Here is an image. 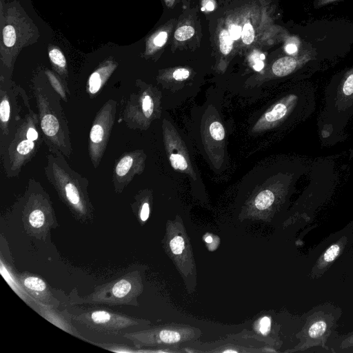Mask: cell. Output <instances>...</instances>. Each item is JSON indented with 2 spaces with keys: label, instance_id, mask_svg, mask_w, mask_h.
<instances>
[{
  "label": "cell",
  "instance_id": "4",
  "mask_svg": "<svg viewBox=\"0 0 353 353\" xmlns=\"http://www.w3.org/2000/svg\"><path fill=\"white\" fill-rule=\"evenodd\" d=\"M117 103L109 99L97 113L89 133L88 154L97 168L105 153L116 119Z\"/></svg>",
  "mask_w": 353,
  "mask_h": 353
},
{
  "label": "cell",
  "instance_id": "3",
  "mask_svg": "<svg viewBox=\"0 0 353 353\" xmlns=\"http://www.w3.org/2000/svg\"><path fill=\"white\" fill-rule=\"evenodd\" d=\"M46 157L44 172L48 182L72 209L80 214H85L90 207L88 179L74 170L64 156L50 153Z\"/></svg>",
  "mask_w": 353,
  "mask_h": 353
},
{
  "label": "cell",
  "instance_id": "37",
  "mask_svg": "<svg viewBox=\"0 0 353 353\" xmlns=\"http://www.w3.org/2000/svg\"><path fill=\"white\" fill-rule=\"evenodd\" d=\"M205 241L207 243H211L212 241V239L211 236H208L206 239H205Z\"/></svg>",
  "mask_w": 353,
  "mask_h": 353
},
{
  "label": "cell",
  "instance_id": "14",
  "mask_svg": "<svg viewBox=\"0 0 353 353\" xmlns=\"http://www.w3.org/2000/svg\"><path fill=\"white\" fill-rule=\"evenodd\" d=\"M21 283L32 296L38 299L46 296L47 286L41 279L34 276H28L21 279Z\"/></svg>",
  "mask_w": 353,
  "mask_h": 353
},
{
  "label": "cell",
  "instance_id": "1",
  "mask_svg": "<svg viewBox=\"0 0 353 353\" xmlns=\"http://www.w3.org/2000/svg\"><path fill=\"white\" fill-rule=\"evenodd\" d=\"M33 93L44 143L51 153L70 158L72 148L66 117L61 105V96L50 83H34Z\"/></svg>",
  "mask_w": 353,
  "mask_h": 353
},
{
  "label": "cell",
  "instance_id": "21",
  "mask_svg": "<svg viewBox=\"0 0 353 353\" xmlns=\"http://www.w3.org/2000/svg\"><path fill=\"white\" fill-rule=\"evenodd\" d=\"M49 57L51 61L60 68H64L66 60L63 53L58 49L54 48L49 52Z\"/></svg>",
  "mask_w": 353,
  "mask_h": 353
},
{
  "label": "cell",
  "instance_id": "25",
  "mask_svg": "<svg viewBox=\"0 0 353 353\" xmlns=\"http://www.w3.org/2000/svg\"><path fill=\"white\" fill-rule=\"evenodd\" d=\"M241 39L245 44H251L254 39V30L249 23H246L242 28Z\"/></svg>",
  "mask_w": 353,
  "mask_h": 353
},
{
  "label": "cell",
  "instance_id": "12",
  "mask_svg": "<svg viewBox=\"0 0 353 353\" xmlns=\"http://www.w3.org/2000/svg\"><path fill=\"white\" fill-rule=\"evenodd\" d=\"M296 101V95H288L265 114V120L269 123H274L283 119L294 107Z\"/></svg>",
  "mask_w": 353,
  "mask_h": 353
},
{
  "label": "cell",
  "instance_id": "17",
  "mask_svg": "<svg viewBox=\"0 0 353 353\" xmlns=\"http://www.w3.org/2000/svg\"><path fill=\"white\" fill-rule=\"evenodd\" d=\"M327 324L323 321H317L312 323L308 329V335L315 339L321 336L326 331Z\"/></svg>",
  "mask_w": 353,
  "mask_h": 353
},
{
  "label": "cell",
  "instance_id": "33",
  "mask_svg": "<svg viewBox=\"0 0 353 353\" xmlns=\"http://www.w3.org/2000/svg\"><path fill=\"white\" fill-rule=\"evenodd\" d=\"M299 42L296 40L294 43H289L285 46V50L288 54H295L299 50Z\"/></svg>",
  "mask_w": 353,
  "mask_h": 353
},
{
  "label": "cell",
  "instance_id": "13",
  "mask_svg": "<svg viewBox=\"0 0 353 353\" xmlns=\"http://www.w3.org/2000/svg\"><path fill=\"white\" fill-rule=\"evenodd\" d=\"M113 70L114 67L110 65L96 70L90 75L87 88L88 93L90 97H94L101 90Z\"/></svg>",
  "mask_w": 353,
  "mask_h": 353
},
{
  "label": "cell",
  "instance_id": "35",
  "mask_svg": "<svg viewBox=\"0 0 353 353\" xmlns=\"http://www.w3.org/2000/svg\"><path fill=\"white\" fill-rule=\"evenodd\" d=\"M263 66H264V63L262 61V59H260L255 61V63L254 64L253 68L255 70L260 71L263 69Z\"/></svg>",
  "mask_w": 353,
  "mask_h": 353
},
{
  "label": "cell",
  "instance_id": "20",
  "mask_svg": "<svg viewBox=\"0 0 353 353\" xmlns=\"http://www.w3.org/2000/svg\"><path fill=\"white\" fill-rule=\"evenodd\" d=\"M194 34V29L190 26L179 28L174 32V37L178 41H185L190 39Z\"/></svg>",
  "mask_w": 353,
  "mask_h": 353
},
{
  "label": "cell",
  "instance_id": "9",
  "mask_svg": "<svg viewBox=\"0 0 353 353\" xmlns=\"http://www.w3.org/2000/svg\"><path fill=\"white\" fill-rule=\"evenodd\" d=\"M314 57V52L308 49L296 56L283 57L273 63L272 72L279 77L287 76L312 60Z\"/></svg>",
  "mask_w": 353,
  "mask_h": 353
},
{
  "label": "cell",
  "instance_id": "5",
  "mask_svg": "<svg viewBox=\"0 0 353 353\" xmlns=\"http://www.w3.org/2000/svg\"><path fill=\"white\" fill-rule=\"evenodd\" d=\"M0 145H3L21 119L29 103L25 92L12 85L3 83L0 88Z\"/></svg>",
  "mask_w": 353,
  "mask_h": 353
},
{
  "label": "cell",
  "instance_id": "16",
  "mask_svg": "<svg viewBox=\"0 0 353 353\" xmlns=\"http://www.w3.org/2000/svg\"><path fill=\"white\" fill-rule=\"evenodd\" d=\"M233 39L231 38L229 32L223 30L219 34L220 50L223 54H228L232 48Z\"/></svg>",
  "mask_w": 353,
  "mask_h": 353
},
{
  "label": "cell",
  "instance_id": "6",
  "mask_svg": "<svg viewBox=\"0 0 353 353\" xmlns=\"http://www.w3.org/2000/svg\"><path fill=\"white\" fill-rule=\"evenodd\" d=\"M136 281L130 274L105 285L86 298L89 303L128 304L136 293Z\"/></svg>",
  "mask_w": 353,
  "mask_h": 353
},
{
  "label": "cell",
  "instance_id": "26",
  "mask_svg": "<svg viewBox=\"0 0 353 353\" xmlns=\"http://www.w3.org/2000/svg\"><path fill=\"white\" fill-rule=\"evenodd\" d=\"M340 246L338 244H333L325 251L323 260L325 263H329L333 261L339 254Z\"/></svg>",
  "mask_w": 353,
  "mask_h": 353
},
{
  "label": "cell",
  "instance_id": "36",
  "mask_svg": "<svg viewBox=\"0 0 353 353\" xmlns=\"http://www.w3.org/2000/svg\"><path fill=\"white\" fill-rule=\"evenodd\" d=\"M205 6V8L209 11H212L214 8V3L211 1H208Z\"/></svg>",
  "mask_w": 353,
  "mask_h": 353
},
{
  "label": "cell",
  "instance_id": "10",
  "mask_svg": "<svg viewBox=\"0 0 353 353\" xmlns=\"http://www.w3.org/2000/svg\"><path fill=\"white\" fill-rule=\"evenodd\" d=\"M353 103V67L343 75L338 88L336 106L344 110Z\"/></svg>",
  "mask_w": 353,
  "mask_h": 353
},
{
  "label": "cell",
  "instance_id": "8",
  "mask_svg": "<svg viewBox=\"0 0 353 353\" xmlns=\"http://www.w3.org/2000/svg\"><path fill=\"white\" fill-rule=\"evenodd\" d=\"M138 152H125L115 163L112 182L115 191L120 192L132 181L133 176L139 171Z\"/></svg>",
  "mask_w": 353,
  "mask_h": 353
},
{
  "label": "cell",
  "instance_id": "2",
  "mask_svg": "<svg viewBox=\"0 0 353 353\" xmlns=\"http://www.w3.org/2000/svg\"><path fill=\"white\" fill-rule=\"evenodd\" d=\"M44 141L39 115L28 103L21 119L4 143L0 154L8 177L18 176L36 155Z\"/></svg>",
  "mask_w": 353,
  "mask_h": 353
},
{
  "label": "cell",
  "instance_id": "11",
  "mask_svg": "<svg viewBox=\"0 0 353 353\" xmlns=\"http://www.w3.org/2000/svg\"><path fill=\"white\" fill-rule=\"evenodd\" d=\"M137 110L138 113H141L145 119L151 117L154 111V102L150 95L147 94L146 92H144L141 96L138 97V106L129 103H126V106L123 111L122 118L130 115ZM137 114L126 125L128 127L130 125Z\"/></svg>",
  "mask_w": 353,
  "mask_h": 353
},
{
  "label": "cell",
  "instance_id": "31",
  "mask_svg": "<svg viewBox=\"0 0 353 353\" xmlns=\"http://www.w3.org/2000/svg\"><path fill=\"white\" fill-rule=\"evenodd\" d=\"M168 39V34L165 32H161L154 39V43L155 46L161 47L163 46Z\"/></svg>",
  "mask_w": 353,
  "mask_h": 353
},
{
  "label": "cell",
  "instance_id": "30",
  "mask_svg": "<svg viewBox=\"0 0 353 353\" xmlns=\"http://www.w3.org/2000/svg\"><path fill=\"white\" fill-rule=\"evenodd\" d=\"M242 28L238 25L232 24L229 28V34L233 40H238L241 37Z\"/></svg>",
  "mask_w": 353,
  "mask_h": 353
},
{
  "label": "cell",
  "instance_id": "22",
  "mask_svg": "<svg viewBox=\"0 0 353 353\" xmlns=\"http://www.w3.org/2000/svg\"><path fill=\"white\" fill-rule=\"evenodd\" d=\"M3 39L5 46H12L16 41V32L14 28L10 25L4 27L3 30Z\"/></svg>",
  "mask_w": 353,
  "mask_h": 353
},
{
  "label": "cell",
  "instance_id": "18",
  "mask_svg": "<svg viewBox=\"0 0 353 353\" xmlns=\"http://www.w3.org/2000/svg\"><path fill=\"white\" fill-rule=\"evenodd\" d=\"M46 75L52 88L61 96V99L66 102V88H64L60 81L50 72H46Z\"/></svg>",
  "mask_w": 353,
  "mask_h": 353
},
{
  "label": "cell",
  "instance_id": "27",
  "mask_svg": "<svg viewBox=\"0 0 353 353\" xmlns=\"http://www.w3.org/2000/svg\"><path fill=\"white\" fill-rule=\"evenodd\" d=\"M184 240L180 236L174 237L170 242V246L172 252L174 254H180L184 249Z\"/></svg>",
  "mask_w": 353,
  "mask_h": 353
},
{
  "label": "cell",
  "instance_id": "28",
  "mask_svg": "<svg viewBox=\"0 0 353 353\" xmlns=\"http://www.w3.org/2000/svg\"><path fill=\"white\" fill-rule=\"evenodd\" d=\"M190 76V72L185 68H178L172 74V77L177 81L185 80Z\"/></svg>",
  "mask_w": 353,
  "mask_h": 353
},
{
  "label": "cell",
  "instance_id": "24",
  "mask_svg": "<svg viewBox=\"0 0 353 353\" xmlns=\"http://www.w3.org/2000/svg\"><path fill=\"white\" fill-rule=\"evenodd\" d=\"M170 161L172 168L176 170H185L188 168V163L184 157L180 154H172Z\"/></svg>",
  "mask_w": 353,
  "mask_h": 353
},
{
  "label": "cell",
  "instance_id": "38",
  "mask_svg": "<svg viewBox=\"0 0 353 353\" xmlns=\"http://www.w3.org/2000/svg\"><path fill=\"white\" fill-rule=\"evenodd\" d=\"M224 352H236V351H234V350H228L224 351Z\"/></svg>",
  "mask_w": 353,
  "mask_h": 353
},
{
  "label": "cell",
  "instance_id": "34",
  "mask_svg": "<svg viewBox=\"0 0 353 353\" xmlns=\"http://www.w3.org/2000/svg\"><path fill=\"white\" fill-rule=\"evenodd\" d=\"M341 0H314L313 6L314 8H320L323 6H327L330 3L339 1Z\"/></svg>",
  "mask_w": 353,
  "mask_h": 353
},
{
  "label": "cell",
  "instance_id": "15",
  "mask_svg": "<svg viewBox=\"0 0 353 353\" xmlns=\"http://www.w3.org/2000/svg\"><path fill=\"white\" fill-rule=\"evenodd\" d=\"M274 195L269 190L261 192L255 199V206L259 210L268 208L274 202Z\"/></svg>",
  "mask_w": 353,
  "mask_h": 353
},
{
  "label": "cell",
  "instance_id": "7",
  "mask_svg": "<svg viewBox=\"0 0 353 353\" xmlns=\"http://www.w3.org/2000/svg\"><path fill=\"white\" fill-rule=\"evenodd\" d=\"M73 318L88 327L104 332H117L137 324L129 316L105 310H93L82 313Z\"/></svg>",
  "mask_w": 353,
  "mask_h": 353
},
{
  "label": "cell",
  "instance_id": "19",
  "mask_svg": "<svg viewBox=\"0 0 353 353\" xmlns=\"http://www.w3.org/2000/svg\"><path fill=\"white\" fill-rule=\"evenodd\" d=\"M160 340L165 343H174L178 342L180 339V334L172 330H163L159 334Z\"/></svg>",
  "mask_w": 353,
  "mask_h": 353
},
{
  "label": "cell",
  "instance_id": "23",
  "mask_svg": "<svg viewBox=\"0 0 353 353\" xmlns=\"http://www.w3.org/2000/svg\"><path fill=\"white\" fill-rule=\"evenodd\" d=\"M210 133L216 141H221L225 137V130L223 125L218 121L212 123L210 125Z\"/></svg>",
  "mask_w": 353,
  "mask_h": 353
},
{
  "label": "cell",
  "instance_id": "29",
  "mask_svg": "<svg viewBox=\"0 0 353 353\" xmlns=\"http://www.w3.org/2000/svg\"><path fill=\"white\" fill-rule=\"evenodd\" d=\"M271 327V321L270 319L268 316H264L261 319L260 325H259V330L260 332L265 335L268 334L270 332Z\"/></svg>",
  "mask_w": 353,
  "mask_h": 353
},
{
  "label": "cell",
  "instance_id": "32",
  "mask_svg": "<svg viewBox=\"0 0 353 353\" xmlns=\"http://www.w3.org/2000/svg\"><path fill=\"white\" fill-rule=\"evenodd\" d=\"M149 214H150L149 204L147 202H145L142 205L141 211H140V218H141V221H145L148 219Z\"/></svg>",
  "mask_w": 353,
  "mask_h": 353
}]
</instances>
